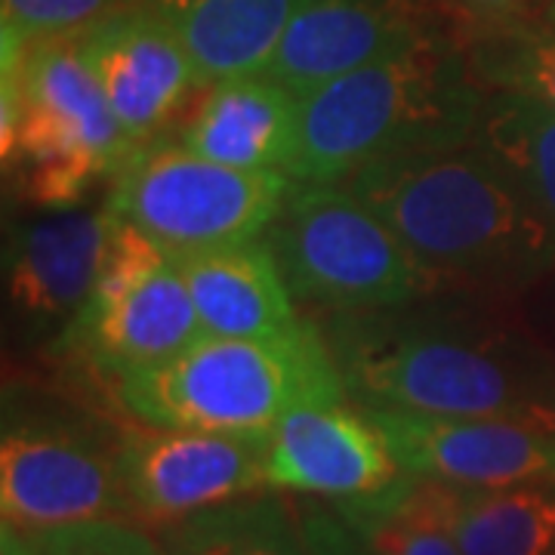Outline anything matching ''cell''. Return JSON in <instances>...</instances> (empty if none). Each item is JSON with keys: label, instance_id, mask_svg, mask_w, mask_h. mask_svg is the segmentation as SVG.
Listing matches in <instances>:
<instances>
[{"label": "cell", "instance_id": "8", "mask_svg": "<svg viewBox=\"0 0 555 555\" xmlns=\"http://www.w3.org/2000/svg\"><path fill=\"white\" fill-rule=\"evenodd\" d=\"M198 339V312L177 257L112 217L93 294L62 331V352L118 386L182 356Z\"/></svg>", "mask_w": 555, "mask_h": 555}, {"label": "cell", "instance_id": "7", "mask_svg": "<svg viewBox=\"0 0 555 555\" xmlns=\"http://www.w3.org/2000/svg\"><path fill=\"white\" fill-rule=\"evenodd\" d=\"M294 179L281 170H238L160 139L120 167L105 210L139 229L167 254L262 238Z\"/></svg>", "mask_w": 555, "mask_h": 555}, {"label": "cell", "instance_id": "27", "mask_svg": "<svg viewBox=\"0 0 555 555\" xmlns=\"http://www.w3.org/2000/svg\"><path fill=\"white\" fill-rule=\"evenodd\" d=\"M444 3L463 16V22H466L463 31H473V28L491 25V22L509 20V13L521 0H444Z\"/></svg>", "mask_w": 555, "mask_h": 555}, {"label": "cell", "instance_id": "23", "mask_svg": "<svg viewBox=\"0 0 555 555\" xmlns=\"http://www.w3.org/2000/svg\"><path fill=\"white\" fill-rule=\"evenodd\" d=\"M460 40L481 87L525 93L555 108V31L503 20Z\"/></svg>", "mask_w": 555, "mask_h": 555}, {"label": "cell", "instance_id": "16", "mask_svg": "<svg viewBox=\"0 0 555 555\" xmlns=\"http://www.w3.org/2000/svg\"><path fill=\"white\" fill-rule=\"evenodd\" d=\"M177 266L204 337H269L302 318L266 238L179 254Z\"/></svg>", "mask_w": 555, "mask_h": 555}, {"label": "cell", "instance_id": "21", "mask_svg": "<svg viewBox=\"0 0 555 555\" xmlns=\"http://www.w3.org/2000/svg\"><path fill=\"white\" fill-rule=\"evenodd\" d=\"M170 555H309L299 509L275 494L219 503L167 528Z\"/></svg>", "mask_w": 555, "mask_h": 555}, {"label": "cell", "instance_id": "10", "mask_svg": "<svg viewBox=\"0 0 555 555\" xmlns=\"http://www.w3.org/2000/svg\"><path fill=\"white\" fill-rule=\"evenodd\" d=\"M269 433H204L133 423L118 436V476L133 521L170 528L266 481Z\"/></svg>", "mask_w": 555, "mask_h": 555}, {"label": "cell", "instance_id": "13", "mask_svg": "<svg viewBox=\"0 0 555 555\" xmlns=\"http://www.w3.org/2000/svg\"><path fill=\"white\" fill-rule=\"evenodd\" d=\"M404 473L460 488L555 481V433L513 420L371 411Z\"/></svg>", "mask_w": 555, "mask_h": 555}, {"label": "cell", "instance_id": "28", "mask_svg": "<svg viewBox=\"0 0 555 555\" xmlns=\"http://www.w3.org/2000/svg\"><path fill=\"white\" fill-rule=\"evenodd\" d=\"M550 20H553V25H555V3H553V10H550Z\"/></svg>", "mask_w": 555, "mask_h": 555}, {"label": "cell", "instance_id": "2", "mask_svg": "<svg viewBox=\"0 0 555 555\" xmlns=\"http://www.w3.org/2000/svg\"><path fill=\"white\" fill-rule=\"evenodd\" d=\"M346 185L441 284L513 291L555 269V222L476 139L379 160Z\"/></svg>", "mask_w": 555, "mask_h": 555}, {"label": "cell", "instance_id": "20", "mask_svg": "<svg viewBox=\"0 0 555 555\" xmlns=\"http://www.w3.org/2000/svg\"><path fill=\"white\" fill-rule=\"evenodd\" d=\"M371 555H463L441 506V481L401 476L377 494L334 503Z\"/></svg>", "mask_w": 555, "mask_h": 555}, {"label": "cell", "instance_id": "26", "mask_svg": "<svg viewBox=\"0 0 555 555\" xmlns=\"http://www.w3.org/2000/svg\"><path fill=\"white\" fill-rule=\"evenodd\" d=\"M299 521L309 555H371L364 540L339 516L337 506L327 509L324 503H306L299 506Z\"/></svg>", "mask_w": 555, "mask_h": 555}, {"label": "cell", "instance_id": "18", "mask_svg": "<svg viewBox=\"0 0 555 555\" xmlns=\"http://www.w3.org/2000/svg\"><path fill=\"white\" fill-rule=\"evenodd\" d=\"M185 43L201 75L219 83L262 75L294 0H139Z\"/></svg>", "mask_w": 555, "mask_h": 555}, {"label": "cell", "instance_id": "15", "mask_svg": "<svg viewBox=\"0 0 555 555\" xmlns=\"http://www.w3.org/2000/svg\"><path fill=\"white\" fill-rule=\"evenodd\" d=\"M112 214L56 207L22 219L7 235V297L31 331L68 327L100 275Z\"/></svg>", "mask_w": 555, "mask_h": 555}, {"label": "cell", "instance_id": "9", "mask_svg": "<svg viewBox=\"0 0 555 555\" xmlns=\"http://www.w3.org/2000/svg\"><path fill=\"white\" fill-rule=\"evenodd\" d=\"M0 513L3 528L22 537L108 518L133 521L118 476V441L56 416L7 426L0 441Z\"/></svg>", "mask_w": 555, "mask_h": 555}, {"label": "cell", "instance_id": "5", "mask_svg": "<svg viewBox=\"0 0 555 555\" xmlns=\"http://www.w3.org/2000/svg\"><path fill=\"white\" fill-rule=\"evenodd\" d=\"M0 149L40 210L75 207L139 149L120 130L75 35L22 40L3 31Z\"/></svg>", "mask_w": 555, "mask_h": 555}, {"label": "cell", "instance_id": "6", "mask_svg": "<svg viewBox=\"0 0 555 555\" xmlns=\"http://www.w3.org/2000/svg\"><path fill=\"white\" fill-rule=\"evenodd\" d=\"M291 294L324 315L404 309L444 284L346 182H291L262 235Z\"/></svg>", "mask_w": 555, "mask_h": 555}, {"label": "cell", "instance_id": "17", "mask_svg": "<svg viewBox=\"0 0 555 555\" xmlns=\"http://www.w3.org/2000/svg\"><path fill=\"white\" fill-rule=\"evenodd\" d=\"M179 142L225 167L287 173L299 145V100L262 75L219 80L179 127Z\"/></svg>", "mask_w": 555, "mask_h": 555}, {"label": "cell", "instance_id": "1", "mask_svg": "<svg viewBox=\"0 0 555 555\" xmlns=\"http://www.w3.org/2000/svg\"><path fill=\"white\" fill-rule=\"evenodd\" d=\"M318 324L358 408L555 433V352L503 318L429 297Z\"/></svg>", "mask_w": 555, "mask_h": 555}, {"label": "cell", "instance_id": "11", "mask_svg": "<svg viewBox=\"0 0 555 555\" xmlns=\"http://www.w3.org/2000/svg\"><path fill=\"white\" fill-rule=\"evenodd\" d=\"M75 40L137 149L182 127L214 87L177 31L145 7L118 10L78 31Z\"/></svg>", "mask_w": 555, "mask_h": 555}, {"label": "cell", "instance_id": "3", "mask_svg": "<svg viewBox=\"0 0 555 555\" xmlns=\"http://www.w3.org/2000/svg\"><path fill=\"white\" fill-rule=\"evenodd\" d=\"M485 100L463 40L441 31L302 96L287 177L346 182L379 160L473 142Z\"/></svg>", "mask_w": 555, "mask_h": 555}, {"label": "cell", "instance_id": "12", "mask_svg": "<svg viewBox=\"0 0 555 555\" xmlns=\"http://www.w3.org/2000/svg\"><path fill=\"white\" fill-rule=\"evenodd\" d=\"M441 35L420 0H294L262 78L297 100Z\"/></svg>", "mask_w": 555, "mask_h": 555}, {"label": "cell", "instance_id": "24", "mask_svg": "<svg viewBox=\"0 0 555 555\" xmlns=\"http://www.w3.org/2000/svg\"><path fill=\"white\" fill-rule=\"evenodd\" d=\"M139 0H0L3 31L22 40L68 38Z\"/></svg>", "mask_w": 555, "mask_h": 555}, {"label": "cell", "instance_id": "4", "mask_svg": "<svg viewBox=\"0 0 555 555\" xmlns=\"http://www.w3.org/2000/svg\"><path fill=\"white\" fill-rule=\"evenodd\" d=\"M115 396L137 423L204 433H272L297 408L349 401L312 318L269 337H204L167 364L120 379Z\"/></svg>", "mask_w": 555, "mask_h": 555}, {"label": "cell", "instance_id": "22", "mask_svg": "<svg viewBox=\"0 0 555 555\" xmlns=\"http://www.w3.org/2000/svg\"><path fill=\"white\" fill-rule=\"evenodd\" d=\"M481 142L555 222V108L546 102L491 90L476 127Z\"/></svg>", "mask_w": 555, "mask_h": 555}, {"label": "cell", "instance_id": "14", "mask_svg": "<svg viewBox=\"0 0 555 555\" xmlns=\"http://www.w3.org/2000/svg\"><path fill=\"white\" fill-rule=\"evenodd\" d=\"M401 473L374 416L349 401L297 408L269 433L266 481L272 491L343 503L377 494Z\"/></svg>", "mask_w": 555, "mask_h": 555}, {"label": "cell", "instance_id": "29", "mask_svg": "<svg viewBox=\"0 0 555 555\" xmlns=\"http://www.w3.org/2000/svg\"><path fill=\"white\" fill-rule=\"evenodd\" d=\"M10 555H31V553H10Z\"/></svg>", "mask_w": 555, "mask_h": 555}, {"label": "cell", "instance_id": "19", "mask_svg": "<svg viewBox=\"0 0 555 555\" xmlns=\"http://www.w3.org/2000/svg\"><path fill=\"white\" fill-rule=\"evenodd\" d=\"M441 506L463 555H555V481L509 488L441 481Z\"/></svg>", "mask_w": 555, "mask_h": 555}, {"label": "cell", "instance_id": "25", "mask_svg": "<svg viewBox=\"0 0 555 555\" xmlns=\"http://www.w3.org/2000/svg\"><path fill=\"white\" fill-rule=\"evenodd\" d=\"M25 543L31 555H170L145 531H139L137 521L124 518L87 521L50 534L25 537Z\"/></svg>", "mask_w": 555, "mask_h": 555}]
</instances>
